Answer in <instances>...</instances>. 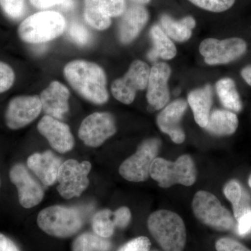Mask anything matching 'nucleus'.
<instances>
[{
  "label": "nucleus",
  "instance_id": "obj_1",
  "mask_svg": "<svg viewBox=\"0 0 251 251\" xmlns=\"http://www.w3.org/2000/svg\"><path fill=\"white\" fill-rule=\"evenodd\" d=\"M64 75L73 89L91 103L102 105L108 100L107 78L101 67L86 60H74L64 67Z\"/></svg>",
  "mask_w": 251,
  "mask_h": 251
},
{
  "label": "nucleus",
  "instance_id": "obj_2",
  "mask_svg": "<svg viewBox=\"0 0 251 251\" xmlns=\"http://www.w3.org/2000/svg\"><path fill=\"white\" fill-rule=\"evenodd\" d=\"M149 231L164 251H183L186 229L181 216L174 211L158 210L149 216Z\"/></svg>",
  "mask_w": 251,
  "mask_h": 251
},
{
  "label": "nucleus",
  "instance_id": "obj_3",
  "mask_svg": "<svg viewBox=\"0 0 251 251\" xmlns=\"http://www.w3.org/2000/svg\"><path fill=\"white\" fill-rule=\"evenodd\" d=\"M65 18L52 11H41L31 15L20 24V39L30 44H40L57 39L65 30Z\"/></svg>",
  "mask_w": 251,
  "mask_h": 251
},
{
  "label": "nucleus",
  "instance_id": "obj_4",
  "mask_svg": "<svg viewBox=\"0 0 251 251\" xmlns=\"http://www.w3.org/2000/svg\"><path fill=\"white\" fill-rule=\"evenodd\" d=\"M150 176L163 188L175 184L191 186L197 179V170L189 155H181L175 161L157 157L151 165Z\"/></svg>",
  "mask_w": 251,
  "mask_h": 251
},
{
  "label": "nucleus",
  "instance_id": "obj_5",
  "mask_svg": "<svg viewBox=\"0 0 251 251\" xmlns=\"http://www.w3.org/2000/svg\"><path fill=\"white\" fill-rule=\"evenodd\" d=\"M37 224L44 232L54 237L68 238L77 234L83 226V219L74 208L54 205L43 209Z\"/></svg>",
  "mask_w": 251,
  "mask_h": 251
},
{
  "label": "nucleus",
  "instance_id": "obj_6",
  "mask_svg": "<svg viewBox=\"0 0 251 251\" xmlns=\"http://www.w3.org/2000/svg\"><path fill=\"white\" fill-rule=\"evenodd\" d=\"M193 214L196 219L219 232H228L233 229L234 217L212 193L200 191L192 202Z\"/></svg>",
  "mask_w": 251,
  "mask_h": 251
},
{
  "label": "nucleus",
  "instance_id": "obj_7",
  "mask_svg": "<svg viewBox=\"0 0 251 251\" xmlns=\"http://www.w3.org/2000/svg\"><path fill=\"white\" fill-rule=\"evenodd\" d=\"M161 142L158 138H149L138 146L134 154L122 162L119 168L120 175L131 182H143L150 176V169L157 158Z\"/></svg>",
  "mask_w": 251,
  "mask_h": 251
},
{
  "label": "nucleus",
  "instance_id": "obj_8",
  "mask_svg": "<svg viewBox=\"0 0 251 251\" xmlns=\"http://www.w3.org/2000/svg\"><path fill=\"white\" fill-rule=\"evenodd\" d=\"M91 169L92 164L89 161L69 159L63 162L57 175L59 194L66 200L80 196L90 184Z\"/></svg>",
  "mask_w": 251,
  "mask_h": 251
},
{
  "label": "nucleus",
  "instance_id": "obj_9",
  "mask_svg": "<svg viewBox=\"0 0 251 251\" xmlns=\"http://www.w3.org/2000/svg\"><path fill=\"white\" fill-rule=\"evenodd\" d=\"M150 69L148 64L141 60H135L130 64L125 76L112 82V95L124 104H130L135 100L138 91L148 87Z\"/></svg>",
  "mask_w": 251,
  "mask_h": 251
},
{
  "label": "nucleus",
  "instance_id": "obj_10",
  "mask_svg": "<svg viewBox=\"0 0 251 251\" xmlns=\"http://www.w3.org/2000/svg\"><path fill=\"white\" fill-rule=\"evenodd\" d=\"M200 52L209 65L228 64L240 58L247 50V44L241 38L219 40L206 39L200 45Z\"/></svg>",
  "mask_w": 251,
  "mask_h": 251
},
{
  "label": "nucleus",
  "instance_id": "obj_11",
  "mask_svg": "<svg viewBox=\"0 0 251 251\" xmlns=\"http://www.w3.org/2000/svg\"><path fill=\"white\" fill-rule=\"evenodd\" d=\"M116 132V123L111 114L94 112L81 123L78 136L87 146L98 148Z\"/></svg>",
  "mask_w": 251,
  "mask_h": 251
},
{
  "label": "nucleus",
  "instance_id": "obj_12",
  "mask_svg": "<svg viewBox=\"0 0 251 251\" xmlns=\"http://www.w3.org/2000/svg\"><path fill=\"white\" fill-rule=\"evenodd\" d=\"M42 111L39 96H18L10 100L5 112L8 128L18 130L34 121Z\"/></svg>",
  "mask_w": 251,
  "mask_h": 251
},
{
  "label": "nucleus",
  "instance_id": "obj_13",
  "mask_svg": "<svg viewBox=\"0 0 251 251\" xmlns=\"http://www.w3.org/2000/svg\"><path fill=\"white\" fill-rule=\"evenodd\" d=\"M9 178L17 188L18 201L23 207L31 209L44 199V188L22 163L11 167Z\"/></svg>",
  "mask_w": 251,
  "mask_h": 251
},
{
  "label": "nucleus",
  "instance_id": "obj_14",
  "mask_svg": "<svg viewBox=\"0 0 251 251\" xmlns=\"http://www.w3.org/2000/svg\"><path fill=\"white\" fill-rule=\"evenodd\" d=\"M125 9V0H85L84 18L91 27L105 30L111 25V18L121 16Z\"/></svg>",
  "mask_w": 251,
  "mask_h": 251
},
{
  "label": "nucleus",
  "instance_id": "obj_15",
  "mask_svg": "<svg viewBox=\"0 0 251 251\" xmlns=\"http://www.w3.org/2000/svg\"><path fill=\"white\" fill-rule=\"evenodd\" d=\"M37 129L57 152L65 153L74 149L75 139L70 127L60 120L45 115L38 124Z\"/></svg>",
  "mask_w": 251,
  "mask_h": 251
},
{
  "label": "nucleus",
  "instance_id": "obj_16",
  "mask_svg": "<svg viewBox=\"0 0 251 251\" xmlns=\"http://www.w3.org/2000/svg\"><path fill=\"white\" fill-rule=\"evenodd\" d=\"M171 74V67L164 62L157 63L150 70L147 99L150 106L154 110H161L169 101L168 82Z\"/></svg>",
  "mask_w": 251,
  "mask_h": 251
},
{
  "label": "nucleus",
  "instance_id": "obj_17",
  "mask_svg": "<svg viewBox=\"0 0 251 251\" xmlns=\"http://www.w3.org/2000/svg\"><path fill=\"white\" fill-rule=\"evenodd\" d=\"M187 103L183 99H178L165 107L156 119L158 128L169 135L176 144L184 143L186 135L181 127V122L187 109Z\"/></svg>",
  "mask_w": 251,
  "mask_h": 251
},
{
  "label": "nucleus",
  "instance_id": "obj_18",
  "mask_svg": "<svg viewBox=\"0 0 251 251\" xmlns=\"http://www.w3.org/2000/svg\"><path fill=\"white\" fill-rule=\"evenodd\" d=\"M42 111L46 115L62 120L69 111L70 92L65 85L58 81H53L41 92L40 96Z\"/></svg>",
  "mask_w": 251,
  "mask_h": 251
},
{
  "label": "nucleus",
  "instance_id": "obj_19",
  "mask_svg": "<svg viewBox=\"0 0 251 251\" xmlns=\"http://www.w3.org/2000/svg\"><path fill=\"white\" fill-rule=\"evenodd\" d=\"M119 23L120 42L128 44L139 35L149 20V13L143 5L135 4L125 9Z\"/></svg>",
  "mask_w": 251,
  "mask_h": 251
},
{
  "label": "nucleus",
  "instance_id": "obj_20",
  "mask_svg": "<svg viewBox=\"0 0 251 251\" xmlns=\"http://www.w3.org/2000/svg\"><path fill=\"white\" fill-rule=\"evenodd\" d=\"M62 160L51 151L34 153L27 158L28 168L46 186H52L57 181Z\"/></svg>",
  "mask_w": 251,
  "mask_h": 251
},
{
  "label": "nucleus",
  "instance_id": "obj_21",
  "mask_svg": "<svg viewBox=\"0 0 251 251\" xmlns=\"http://www.w3.org/2000/svg\"><path fill=\"white\" fill-rule=\"evenodd\" d=\"M188 101L192 109L195 121L200 126L205 128L210 115L212 93L210 85L204 86L190 92Z\"/></svg>",
  "mask_w": 251,
  "mask_h": 251
},
{
  "label": "nucleus",
  "instance_id": "obj_22",
  "mask_svg": "<svg viewBox=\"0 0 251 251\" xmlns=\"http://www.w3.org/2000/svg\"><path fill=\"white\" fill-rule=\"evenodd\" d=\"M238 126L239 120L234 112L216 109L211 112L204 128L216 136H228L235 133Z\"/></svg>",
  "mask_w": 251,
  "mask_h": 251
},
{
  "label": "nucleus",
  "instance_id": "obj_23",
  "mask_svg": "<svg viewBox=\"0 0 251 251\" xmlns=\"http://www.w3.org/2000/svg\"><path fill=\"white\" fill-rule=\"evenodd\" d=\"M161 23L167 35L178 42L188 40L196 25V21L191 16H186L179 21H176L168 15L161 16Z\"/></svg>",
  "mask_w": 251,
  "mask_h": 251
},
{
  "label": "nucleus",
  "instance_id": "obj_24",
  "mask_svg": "<svg viewBox=\"0 0 251 251\" xmlns=\"http://www.w3.org/2000/svg\"><path fill=\"white\" fill-rule=\"evenodd\" d=\"M150 36L153 41V48L148 54L150 60L153 62L159 57L163 59L174 58L176 54V47L159 26H153L150 30Z\"/></svg>",
  "mask_w": 251,
  "mask_h": 251
},
{
  "label": "nucleus",
  "instance_id": "obj_25",
  "mask_svg": "<svg viewBox=\"0 0 251 251\" xmlns=\"http://www.w3.org/2000/svg\"><path fill=\"white\" fill-rule=\"evenodd\" d=\"M216 92L220 101L227 110L239 112L242 110V102L235 82L229 77H225L216 82Z\"/></svg>",
  "mask_w": 251,
  "mask_h": 251
},
{
  "label": "nucleus",
  "instance_id": "obj_26",
  "mask_svg": "<svg viewBox=\"0 0 251 251\" xmlns=\"http://www.w3.org/2000/svg\"><path fill=\"white\" fill-rule=\"evenodd\" d=\"M224 193L232 204L234 216L237 221L246 211L251 209L250 197L237 180H230L225 185Z\"/></svg>",
  "mask_w": 251,
  "mask_h": 251
},
{
  "label": "nucleus",
  "instance_id": "obj_27",
  "mask_svg": "<svg viewBox=\"0 0 251 251\" xmlns=\"http://www.w3.org/2000/svg\"><path fill=\"white\" fill-rule=\"evenodd\" d=\"M111 243L95 233L85 232L74 240L72 251H110Z\"/></svg>",
  "mask_w": 251,
  "mask_h": 251
},
{
  "label": "nucleus",
  "instance_id": "obj_28",
  "mask_svg": "<svg viewBox=\"0 0 251 251\" xmlns=\"http://www.w3.org/2000/svg\"><path fill=\"white\" fill-rule=\"evenodd\" d=\"M92 226L94 233L97 235L105 239L111 237L116 227L114 223L113 211L103 209L96 213Z\"/></svg>",
  "mask_w": 251,
  "mask_h": 251
},
{
  "label": "nucleus",
  "instance_id": "obj_29",
  "mask_svg": "<svg viewBox=\"0 0 251 251\" xmlns=\"http://www.w3.org/2000/svg\"><path fill=\"white\" fill-rule=\"evenodd\" d=\"M68 34L73 42L80 46L88 45L92 40L90 31L80 23H72L68 29Z\"/></svg>",
  "mask_w": 251,
  "mask_h": 251
},
{
  "label": "nucleus",
  "instance_id": "obj_30",
  "mask_svg": "<svg viewBox=\"0 0 251 251\" xmlns=\"http://www.w3.org/2000/svg\"><path fill=\"white\" fill-rule=\"evenodd\" d=\"M201 9L211 12L221 13L233 6L235 0H188Z\"/></svg>",
  "mask_w": 251,
  "mask_h": 251
},
{
  "label": "nucleus",
  "instance_id": "obj_31",
  "mask_svg": "<svg viewBox=\"0 0 251 251\" xmlns=\"http://www.w3.org/2000/svg\"><path fill=\"white\" fill-rule=\"evenodd\" d=\"M0 7L12 20H19L25 12V0H0Z\"/></svg>",
  "mask_w": 251,
  "mask_h": 251
},
{
  "label": "nucleus",
  "instance_id": "obj_32",
  "mask_svg": "<svg viewBox=\"0 0 251 251\" xmlns=\"http://www.w3.org/2000/svg\"><path fill=\"white\" fill-rule=\"evenodd\" d=\"M16 75L9 64L0 62V94L6 92L12 87Z\"/></svg>",
  "mask_w": 251,
  "mask_h": 251
},
{
  "label": "nucleus",
  "instance_id": "obj_33",
  "mask_svg": "<svg viewBox=\"0 0 251 251\" xmlns=\"http://www.w3.org/2000/svg\"><path fill=\"white\" fill-rule=\"evenodd\" d=\"M215 247L217 251H251L240 242L228 237L218 239Z\"/></svg>",
  "mask_w": 251,
  "mask_h": 251
},
{
  "label": "nucleus",
  "instance_id": "obj_34",
  "mask_svg": "<svg viewBox=\"0 0 251 251\" xmlns=\"http://www.w3.org/2000/svg\"><path fill=\"white\" fill-rule=\"evenodd\" d=\"M151 242L147 237H138L122 246L117 251H150Z\"/></svg>",
  "mask_w": 251,
  "mask_h": 251
},
{
  "label": "nucleus",
  "instance_id": "obj_35",
  "mask_svg": "<svg viewBox=\"0 0 251 251\" xmlns=\"http://www.w3.org/2000/svg\"><path fill=\"white\" fill-rule=\"evenodd\" d=\"M114 223L115 227L118 228H125L129 225L131 219V212L126 206H122L116 211H113Z\"/></svg>",
  "mask_w": 251,
  "mask_h": 251
},
{
  "label": "nucleus",
  "instance_id": "obj_36",
  "mask_svg": "<svg viewBox=\"0 0 251 251\" xmlns=\"http://www.w3.org/2000/svg\"><path fill=\"white\" fill-rule=\"evenodd\" d=\"M237 232L239 235L246 236L251 232V209L246 211L237 220Z\"/></svg>",
  "mask_w": 251,
  "mask_h": 251
},
{
  "label": "nucleus",
  "instance_id": "obj_37",
  "mask_svg": "<svg viewBox=\"0 0 251 251\" xmlns=\"http://www.w3.org/2000/svg\"><path fill=\"white\" fill-rule=\"evenodd\" d=\"M66 0H29L31 4L37 9H44L54 5L62 4Z\"/></svg>",
  "mask_w": 251,
  "mask_h": 251
},
{
  "label": "nucleus",
  "instance_id": "obj_38",
  "mask_svg": "<svg viewBox=\"0 0 251 251\" xmlns=\"http://www.w3.org/2000/svg\"><path fill=\"white\" fill-rule=\"evenodd\" d=\"M241 75L248 85L251 86V65L244 67L241 72Z\"/></svg>",
  "mask_w": 251,
  "mask_h": 251
},
{
  "label": "nucleus",
  "instance_id": "obj_39",
  "mask_svg": "<svg viewBox=\"0 0 251 251\" xmlns=\"http://www.w3.org/2000/svg\"><path fill=\"white\" fill-rule=\"evenodd\" d=\"M9 238L4 234L0 233V251H6V244Z\"/></svg>",
  "mask_w": 251,
  "mask_h": 251
},
{
  "label": "nucleus",
  "instance_id": "obj_40",
  "mask_svg": "<svg viewBox=\"0 0 251 251\" xmlns=\"http://www.w3.org/2000/svg\"><path fill=\"white\" fill-rule=\"evenodd\" d=\"M6 251H20L17 246L15 244L11 239H8L7 244H6Z\"/></svg>",
  "mask_w": 251,
  "mask_h": 251
},
{
  "label": "nucleus",
  "instance_id": "obj_41",
  "mask_svg": "<svg viewBox=\"0 0 251 251\" xmlns=\"http://www.w3.org/2000/svg\"><path fill=\"white\" fill-rule=\"evenodd\" d=\"M73 5H74V2H73L72 0H66V1H64L62 4V7L64 8L65 9H71Z\"/></svg>",
  "mask_w": 251,
  "mask_h": 251
},
{
  "label": "nucleus",
  "instance_id": "obj_42",
  "mask_svg": "<svg viewBox=\"0 0 251 251\" xmlns=\"http://www.w3.org/2000/svg\"><path fill=\"white\" fill-rule=\"evenodd\" d=\"M132 1H134L135 4L143 5L148 4L151 0H132Z\"/></svg>",
  "mask_w": 251,
  "mask_h": 251
},
{
  "label": "nucleus",
  "instance_id": "obj_43",
  "mask_svg": "<svg viewBox=\"0 0 251 251\" xmlns=\"http://www.w3.org/2000/svg\"><path fill=\"white\" fill-rule=\"evenodd\" d=\"M249 186H250V188H251V174L250 176H249Z\"/></svg>",
  "mask_w": 251,
  "mask_h": 251
},
{
  "label": "nucleus",
  "instance_id": "obj_44",
  "mask_svg": "<svg viewBox=\"0 0 251 251\" xmlns=\"http://www.w3.org/2000/svg\"><path fill=\"white\" fill-rule=\"evenodd\" d=\"M0 186H1V179H0Z\"/></svg>",
  "mask_w": 251,
  "mask_h": 251
}]
</instances>
